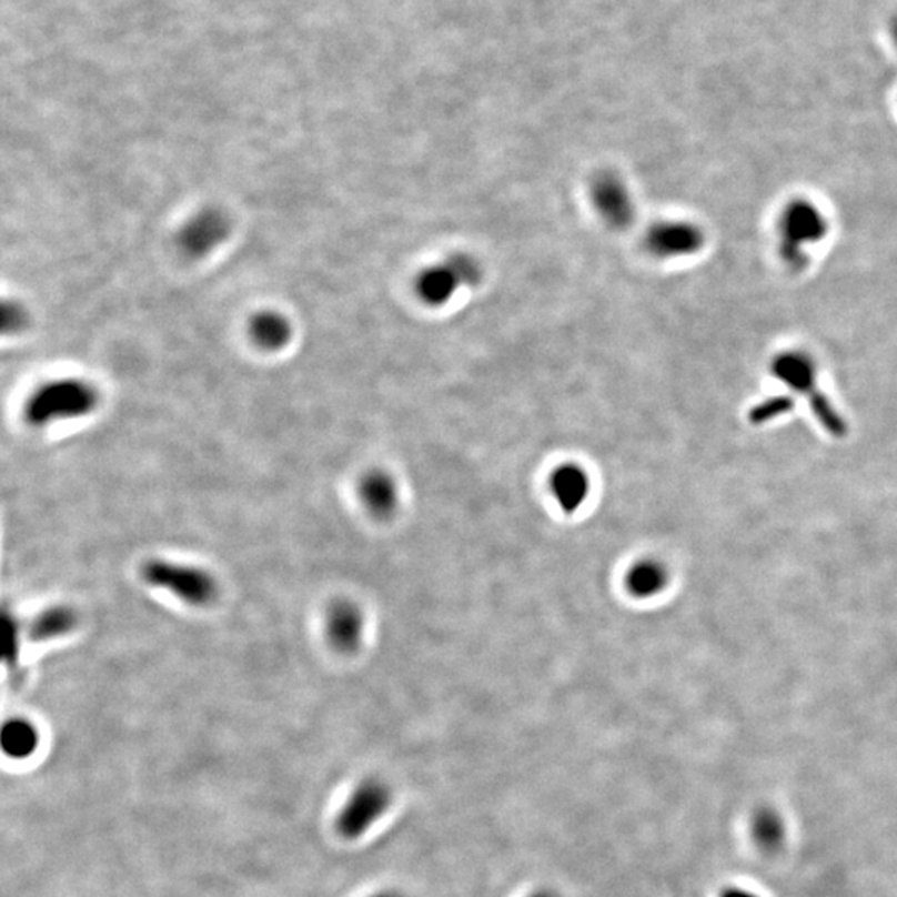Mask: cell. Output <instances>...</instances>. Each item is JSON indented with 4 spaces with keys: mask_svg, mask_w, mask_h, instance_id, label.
Instances as JSON below:
<instances>
[{
    "mask_svg": "<svg viewBox=\"0 0 897 897\" xmlns=\"http://www.w3.org/2000/svg\"><path fill=\"white\" fill-rule=\"evenodd\" d=\"M778 253L793 271L809 264V250L828 236L829 223L825 212L813 200L793 199L779 212Z\"/></svg>",
    "mask_w": 897,
    "mask_h": 897,
    "instance_id": "obj_1",
    "label": "cell"
},
{
    "mask_svg": "<svg viewBox=\"0 0 897 897\" xmlns=\"http://www.w3.org/2000/svg\"><path fill=\"white\" fill-rule=\"evenodd\" d=\"M99 404V394L85 381L59 380L43 384L27 400L23 417L30 426H49L59 421L89 416Z\"/></svg>",
    "mask_w": 897,
    "mask_h": 897,
    "instance_id": "obj_2",
    "label": "cell"
},
{
    "mask_svg": "<svg viewBox=\"0 0 897 897\" xmlns=\"http://www.w3.org/2000/svg\"><path fill=\"white\" fill-rule=\"evenodd\" d=\"M150 587L169 592L190 607H209L219 597V582L209 571L167 558H150L140 568Z\"/></svg>",
    "mask_w": 897,
    "mask_h": 897,
    "instance_id": "obj_3",
    "label": "cell"
},
{
    "mask_svg": "<svg viewBox=\"0 0 897 897\" xmlns=\"http://www.w3.org/2000/svg\"><path fill=\"white\" fill-rule=\"evenodd\" d=\"M769 366L779 383L808 397L816 416L833 434L843 433L841 417L818 390V364L812 354L803 350H785L773 357Z\"/></svg>",
    "mask_w": 897,
    "mask_h": 897,
    "instance_id": "obj_4",
    "label": "cell"
},
{
    "mask_svg": "<svg viewBox=\"0 0 897 897\" xmlns=\"http://www.w3.org/2000/svg\"><path fill=\"white\" fill-rule=\"evenodd\" d=\"M482 268L468 254H454L417 274L414 291L426 306L443 308L464 288L477 286Z\"/></svg>",
    "mask_w": 897,
    "mask_h": 897,
    "instance_id": "obj_5",
    "label": "cell"
},
{
    "mask_svg": "<svg viewBox=\"0 0 897 897\" xmlns=\"http://www.w3.org/2000/svg\"><path fill=\"white\" fill-rule=\"evenodd\" d=\"M390 805L391 792L384 783L377 779L361 783L337 815V832L346 839L360 838L386 813Z\"/></svg>",
    "mask_w": 897,
    "mask_h": 897,
    "instance_id": "obj_6",
    "label": "cell"
},
{
    "mask_svg": "<svg viewBox=\"0 0 897 897\" xmlns=\"http://www.w3.org/2000/svg\"><path fill=\"white\" fill-rule=\"evenodd\" d=\"M591 202L602 222L624 231L635 222V200L625 180L615 172H601L591 183Z\"/></svg>",
    "mask_w": 897,
    "mask_h": 897,
    "instance_id": "obj_7",
    "label": "cell"
},
{
    "mask_svg": "<svg viewBox=\"0 0 897 897\" xmlns=\"http://www.w3.org/2000/svg\"><path fill=\"white\" fill-rule=\"evenodd\" d=\"M705 233L688 220H662L645 234V248L658 260H683L703 250Z\"/></svg>",
    "mask_w": 897,
    "mask_h": 897,
    "instance_id": "obj_8",
    "label": "cell"
},
{
    "mask_svg": "<svg viewBox=\"0 0 897 897\" xmlns=\"http://www.w3.org/2000/svg\"><path fill=\"white\" fill-rule=\"evenodd\" d=\"M366 618L360 605L351 601H336L330 605L324 621L327 644L341 654H353L364 637Z\"/></svg>",
    "mask_w": 897,
    "mask_h": 897,
    "instance_id": "obj_9",
    "label": "cell"
},
{
    "mask_svg": "<svg viewBox=\"0 0 897 897\" xmlns=\"http://www.w3.org/2000/svg\"><path fill=\"white\" fill-rule=\"evenodd\" d=\"M228 220L219 210H203L179 234V248L187 258H203L226 240Z\"/></svg>",
    "mask_w": 897,
    "mask_h": 897,
    "instance_id": "obj_10",
    "label": "cell"
},
{
    "mask_svg": "<svg viewBox=\"0 0 897 897\" xmlns=\"http://www.w3.org/2000/svg\"><path fill=\"white\" fill-rule=\"evenodd\" d=\"M361 504L376 518H390L400 507V487L390 472L373 468L357 484Z\"/></svg>",
    "mask_w": 897,
    "mask_h": 897,
    "instance_id": "obj_11",
    "label": "cell"
},
{
    "mask_svg": "<svg viewBox=\"0 0 897 897\" xmlns=\"http://www.w3.org/2000/svg\"><path fill=\"white\" fill-rule=\"evenodd\" d=\"M591 477L577 464H562L551 475V492L562 511L574 514L591 495Z\"/></svg>",
    "mask_w": 897,
    "mask_h": 897,
    "instance_id": "obj_12",
    "label": "cell"
},
{
    "mask_svg": "<svg viewBox=\"0 0 897 897\" xmlns=\"http://www.w3.org/2000/svg\"><path fill=\"white\" fill-rule=\"evenodd\" d=\"M79 625V615L67 605H52L39 612L27 625V635L32 642H49L65 637L75 631Z\"/></svg>",
    "mask_w": 897,
    "mask_h": 897,
    "instance_id": "obj_13",
    "label": "cell"
},
{
    "mask_svg": "<svg viewBox=\"0 0 897 897\" xmlns=\"http://www.w3.org/2000/svg\"><path fill=\"white\" fill-rule=\"evenodd\" d=\"M667 568L661 562L652 561V558H645V561L634 564L625 577L627 591L637 598L655 597L667 587Z\"/></svg>",
    "mask_w": 897,
    "mask_h": 897,
    "instance_id": "obj_14",
    "label": "cell"
},
{
    "mask_svg": "<svg viewBox=\"0 0 897 897\" xmlns=\"http://www.w3.org/2000/svg\"><path fill=\"white\" fill-rule=\"evenodd\" d=\"M251 337L264 350H280L290 341L291 327L278 313H260L250 324Z\"/></svg>",
    "mask_w": 897,
    "mask_h": 897,
    "instance_id": "obj_15",
    "label": "cell"
},
{
    "mask_svg": "<svg viewBox=\"0 0 897 897\" xmlns=\"http://www.w3.org/2000/svg\"><path fill=\"white\" fill-rule=\"evenodd\" d=\"M37 738L36 728L26 719H10L2 728V749L7 756L12 758H26L36 752Z\"/></svg>",
    "mask_w": 897,
    "mask_h": 897,
    "instance_id": "obj_16",
    "label": "cell"
},
{
    "mask_svg": "<svg viewBox=\"0 0 897 897\" xmlns=\"http://www.w3.org/2000/svg\"><path fill=\"white\" fill-rule=\"evenodd\" d=\"M752 835L763 848H776L785 839V823L775 809H759L752 819Z\"/></svg>",
    "mask_w": 897,
    "mask_h": 897,
    "instance_id": "obj_17",
    "label": "cell"
},
{
    "mask_svg": "<svg viewBox=\"0 0 897 897\" xmlns=\"http://www.w3.org/2000/svg\"><path fill=\"white\" fill-rule=\"evenodd\" d=\"M26 324V314L17 304L6 303L3 306V331H19Z\"/></svg>",
    "mask_w": 897,
    "mask_h": 897,
    "instance_id": "obj_18",
    "label": "cell"
},
{
    "mask_svg": "<svg viewBox=\"0 0 897 897\" xmlns=\"http://www.w3.org/2000/svg\"><path fill=\"white\" fill-rule=\"evenodd\" d=\"M722 897H759L755 895V893L749 891V889L745 888H728L723 891Z\"/></svg>",
    "mask_w": 897,
    "mask_h": 897,
    "instance_id": "obj_19",
    "label": "cell"
},
{
    "mask_svg": "<svg viewBox=\"0 0 897 897\" xmlns=\"http://www.w3.org/2000/svg\"><path fill=\"white\" fill-rule=\"evenodd\" d=\"M531 897H558V896L554 895V893L552 891H538L534 893V895H532Z\"/></svg>",
    "mask_w": 897,
    "mask_h": 897,
    "instance_id": "obj_20",
    "label": "cell"
},
{
    "mask_svg": "<svg viewBox=\"0 0 897 897\" xmlns=\"http://www.w3.org/2000/svg\"><path fill=\"white\" fill-rule=\"evenodd\" d=\"M373 897H403V896L396 895V893H381V895H376Z\"/></svg>",
    "mask_w": 897,
    "mask_h": 897,
    "instance_id": "obj_21",
    "label": "cell"
},
{
    "mask_svg": "<svg viewBox=\"0 0 897 897\" xmlns=\"http://www.w3.org/2000/svg\"><path fill=\"white\" fill-rule=\"evenodd\" d=\"M893 36H895V40L897 42V19L895 20V23H893Z\"/></svg>",
    "mask_w": 897,
    "mask_h": 897,
    "instance_id": "obj_22",
    "label": "cell"
}]
</instances>
